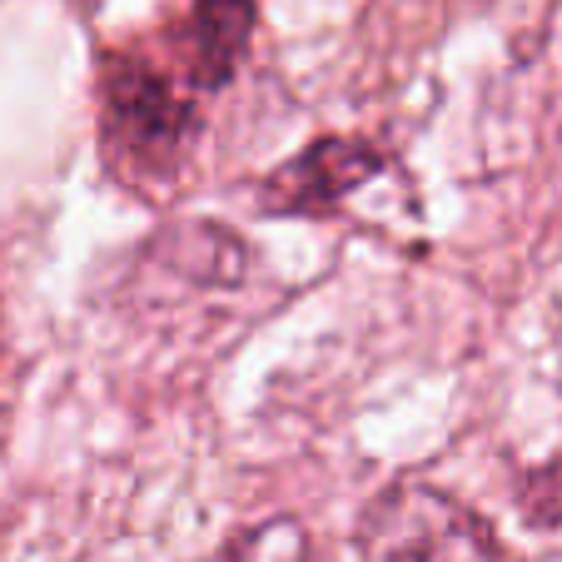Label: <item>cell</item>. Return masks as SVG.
Listing matches in <instances>:
<instances>
[{
  "instance_id": "6da1fadb",
  "label": "cell",
  "mask_w": 562,
  "mask_h": 562,
  "mask_svg": "<svg viewBox=\"0 0 562 562\" xmlns=\"http://www.w3.org/2000/svg\"><path fill=\"white\" fill-rule=\"evenodd\" d=\"M194 135V95L159 60L130 50L105 70V149L125 180L170 184Z\"/></svg>"
},
{
  "instance_id": "7a4b0ae2",
  "label": "cell",
  "mask_w": 562,
  "mask_h": 562,
  "mask_svg": "<svg viewBox=\"0 0 562 562\" xmlns=\"http://www.w3.org/2000/svg\"><path fill=\"white\" fill-rule=\"evenodd\" d=\"M359 562H503L473 508L428 483H393L359 518Z\"/></svg>"
},
{
  "instance_id": "3957f363",
  "label": "cell",
  "mask_w": 562,
  "mask_h": 562,
  "mask_svg": "<svg viewBox=\"0 0 562 562\" xmlns=\"http://www.w3.org/2000/svg\"><path fill=\"white\" fill-rule=\"evenodd\" d=\"M373 175H379V155L363 139H318L269 175L259 204L269 214H318L349 200Z\"/></svg>"
},
{
  "instance_id": "277c9868",
  "label": "cell",
  "mask_w": 562,
  "mask_h": 562,
  "mask_svg": "<svg viewBox=\"0 0 562 562\" xmlns=\"http://www.w3.org/2000/svg\"><path fill=\"white\" fill-rule=\"evenodd\" d=\"M255 5L259 0H194L190 35H184L194 90H224L234 80L255 31Z\"/></svg>"
},
{
  "instance_id": "5b68a950",
  "label": "cell",
  "mask_w": 562,
  "mask_h": 562,
  "mask_svg": "<svg viewBox=\"0 0 562 562\" xmlns=\"http://www.w3.org/2000/svg\"><path fill=\"white\" fill-rule=\"evenodd\" d=\"M220 562H308V538L294 518H269L239 532Z\"/></svg>"
}]
</instances>
